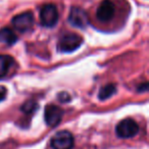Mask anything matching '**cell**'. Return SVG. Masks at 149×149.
<instances>
[{"label":"cell","instance_id":"cell-1","mask_svg":"<svg viewBox=\"0 0 149 149\" xmlns=\"http://www.w3.org/2000/svg\"><path fill=\"white\" fill-rule=\"evenodd\" d=\"M83 43V38L76 33L64 34L58 42V50L63 53H70L79 49Z\"/></svg>","mask_w":149,"mask_h":149},{"label":"cell","instance_id":"cell-2","mask_svg":"<svg viewBox=\"0 0 149 149\" xmlns=\"http://www.w3.org/2000/svg\"><path fill=\"white\" fill-rule=\"evenodd\" d=\"M58 10L54 4H45L40 10V22L43 27L52 28L58 22Z\"/></svg>","mask_w":149,"mask_h":149},{"label":"cell","instance_id":"cell-3","mask_svg":"<svg viewBox=\"0 0 149 149\" xmlns=\"http://www.w3.org/2000/svg\"><path fill=\"white\" fill-rule=\"evenodd\" d=\"M139 132V126L132 118H125L120 120L116 128V133L120 138L129 139L136 136Z\"/></svg>","mask_w":149,"mask_h":149},{"label":"cell","instance_id":"cell-4","mask_svg":"<svg viewBox=\"0 0 149 149\" xmlns=\"http://www.w3.org/2000/svg\"><path fill=\"white\" fill-rule=\"evenodd\" d=\"M74 141L72 133L68 131H59L50 141V145L53 149H72L74 147Z\"/></svg>","mask_w":149,"mask_h":149},{"label":"cell","instance_id":"cell-5","mask_svg":"<svg viewBox=\"0 0 149 149\" xmlns=\"http://www.w3.org/2000/svg\"><path fill=\"white\" fill-rule=\"evenodd\" d=\"M13 26L21 33H26L30 31L34 26V15L31 11L19 13L15 15L11 21Z\"/></svg>","mask_w":149,"mask_h":149},{"label":"cell","instance_id":"cell-6","mask_svg":"<svg viewBox=\"0 0 149 149\" xmlns=\"http://www.w3.org/2000/svg\"><path fill=\"white\" fill-rule=\"evenodd\" d=\"M68 23L79 29H85L89 25L88 15L81 7H72L68 15Z\"/></svg>","mask_w":149,"mask_h":149},{"label":"cell","instance_id":"cell-7","mask_svg":"<svg viewBox=\"0 0 149 149\" xmlns=\"http://www.w3.org/2000/svg\"><path fill=\"white\" fill-rule=\"evenodd\" d=\"M62 116H63V110L59 106L55 104H48L45 107L44 118H45V123L47 124V126L55 128L60 124Z\"/></svg>","mask_w":149,"mask_h":149},{"label":"cell","instance_id":"cell-8","mask_svg":"<svg viewBox=\"0 0 149 149\" xmlns=\"http://www.w3.org/2000/svg\"><path fill=\"white\" fill-rule=\"evenodd\" d=\"M116 15V5L111 0H103L96 11V17L102 23L111 21Z\"/></svg>","mask_w":149,"mask_h":149},{"label":"cell","instance_id":"cell-9","mask_svg":"<svg viewBox=\"0 0 149 149\" xmlns=\"http://www.w3.org/2000/svg\"><path fill=\"white\" fill-rule=\"evenodd\" d=\"M17 41V37L13 30L9 28H3L0 30V42L5 43L7 45H13Z\"/></svg>","mask_w":149,"mask_h":149},{"label":"cell","instance_id":"cell-10","mask_svg":"<svg viewBox=\"0 0 149 149\" xmlns=\"http://www.w3.org/2000/svg\"><path fill=\"white\" fill-rule=\"evenodd\" d=\"M13 63V58L9 55H0V79L5 77Z\"/></svg>","mask_w":149,"mask_h":149},{"label":"cell","instance_id":"cell-11","mask_svg":"<svg viewBox=\"0 0 149 149\" xmlns=\"http://www.w3.org/2000/svg\"><path fill=\"white\" fill-rule=\"evenodd\" d=\"M116 91V87L113 84H108V85L104 86L103 88H101V90L99 91V99L100 100H106L108 98H110Z\"/></svg>","mask_w":149,"mask_h":149},{"label":"cell","instance_id":"cell-12","mask_svg":"<svg viewBox=\"0 0 149 149\" xmlns=\"http://www.w3.org/2000/svg\"><path fill=\"white\" fill-rule=\"evenodd\" d=\"M36 108H37V103L34 101H27L22 106V110L26 113H31L34 110H36Z\"/></svg>","mask_w":149,"mask_h":149},{"label":"cell","instance_id":"cell-13","mask_svg":"<svg viewBox=\"0 0 149 149\" xmlns=\"http://www.w3.org/2000/svg\"><path fill=\"white\" fill-rule=\"evenodd\" d=\"M57 98L59 99V101H61V102H70V96L68 95L66 92H61V93H59Z\"/></svg>","mask_w":149,"mask_h":149},{"label":"cell","instance_id":"cell-14","mask_svg":"<svg viewBox=\"0 0 149 149\" xmlns=\"http://www.w3.org/2000/svg\"><path fill=\"white\" fill-rule=\"evenodd\" d=\"M6 94H7L6 88L3 87V86H0V102L5 99V97H6Z\"/></svg>","mask_w":149,"mask_h":149}]
</instances>
